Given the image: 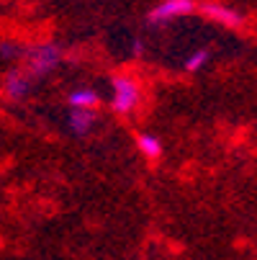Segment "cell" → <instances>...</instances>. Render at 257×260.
<instances>
[{"label":"cell","instance_id":"obj_1","mask_svg":"<svg viewBox=\"0 0 257 260\" xmlns=\"http://www.w3.org/2000/svg\"><path fill=\"white\" fill-rule=\"evenodd\" d=\"M62 47L54 44V42H47V44H36L31 47L28 52H23V72L31 78V80H42L47 75H52V72L59 67L62 62Z\"/></svg>","mask_w":257,"mask_h":260},{"label":"cell","instance_id":"obj_2","mask_svg":"<svg viewBox=\"0 0 257 260\" xmlns=\"http://www.w3.org/2000/svg\"><path fill=\"white\" fill-rule=\"evenodd\" d=\"M111 103H114V111L116 114H131V111L139 106L141 101V88L134 78L129 75H116L111 80Z\"/></svg>","mask_w":257,"mask_h":260},{"label":"cell","instance_id":"obj_3","mask_svg":"<svg viewBox=\"0 0 257 260\" xmlns=\"http://www.w3.org/2000/svg\"><path fill=\"white\" fill-rule=\"evenodd\" d=\"M196 11V0H160V3L150 11L146 21L152 26H162L172 18H180V16H188Z\"/></svg>","mask_w":257,"mask_h":260},{"label":"cell","instance_id":"obj_4","mask_svg":"<svg viewBox=\"0 0 257 260\" xmlns=\"http://www.w3.org/2000/svg\"><path fill=\"white\" fill-rule=\"evenodd\" d=\"M31 78L26 75L23 70H8L6 78H3V93L11 98V101H23L31 90Z\"/></svg>","mask_w":257,"mask_h":260},{"label":"cell","instance_id":"obj_5","mask_svg":"<svg viewBox=\"0 0 257 260\" xmlns=\"http://www.w3.org/2000/svg\"><path fill=\"white\" fill-rule=\"evenodd\" d=\"M201 13L208 16L211 21H216V23L229 26V28H239V26L244 23V18H242L234 8L222 6V3H203V6H201Z\"/></svg>","mask_w":257,"mask_h":260},{"label":"cell","instance_id":"obj_6","mask_svg":"<svg viewBox=\"0 0 257 260\" xmlns=\"http://www.w3.org/2000/svg\"><path fill=\"white\" fill-rule=\"evenodd\" d=\"M67 124H69L72 134H78V137L90 134L95 126V108H72L67 116Z\"/></svg>","mask_w":257,"mask_h":260},{"label":"cell","instance_id":"obj_7","mask_svg":"<svg viewBox=\"0 0 257 260\" xmlns=\"http://www.w3.org/2000/svg\"><path fill=\"white\" fill-rule=\"evenodd\" d=\"M136 150L146 157V160H160L162 157V142L155 137V134H136Z\"/></svg>","mask_w":257,"mask_h":260},{"label":"cell","instance_id":"obj_8","mask_svg":"<svg viewBox=\"0 0 257 260\" xmlns=\"http://www.w3.org/2000/svg\"><path fill=\"white\" fill-rule=\"evenodd\" d=\"M98 101H100V95L93 88H75V90L67 95L69 108H95Z\"/></svg>","mask_w":257,"mask_h":260},{"label":"cell","instance_id":"obj_9","mask_svg":"<svg viewBox=\"0 0 257 260\" xmlns=\"http://www.w3.org/2000/svg\"><path fill=\"white\" fill-rule=\"evenodd\" d=\"M208 59H211L208 49H196L191 57H186V70L188 72H198V70H203L208 64Z\"/></svg>","mask_w":257,"mask_h":260},{"label":"cell","instance_id":"obj_10","mask_svg":"<svg viewBox=\"0 0 257 260\" xmlns=\"http://www.w3.org/2000/svg\"><path fill=\"white\" fill-rule=\"evenodd\" d=\"M0 57L8 59V62H13V59H21V57H23V49H21L18 44H3V47H0Z\"/></svg>","mask_w":257,"mask_h":260},{"label":"cell","instance_id":"obj_11","mask_svg":"<svg viewBox=\"0 0 257 260\" xmlns=\"http://www.w3.org/2000/svg\"><path fill=\"white\" fill-rule=\"evenodd\" d=\"M134 54H141V42H134Z\"/></svg>","mask_w":257,"mask_h":260}]
</instances>
